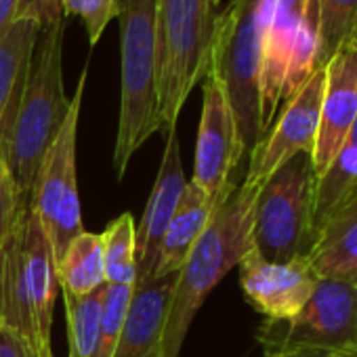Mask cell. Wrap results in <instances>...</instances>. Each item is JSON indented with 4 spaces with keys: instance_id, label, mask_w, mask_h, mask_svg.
I'll list each match as a JSON object with an SVG mask.
<instances>
[{
    "instance_id": "17",
    "label": "cell",
    "mask_w": 357,
    "mask_h": 357,
    "mask_svg": "<svg viewBox=\"0 0 357 357\" xmlns=\"http://www.w3.org/2000/svg\"><path fill=\"white\" fill-rule=\"evenodd\" d=\"M307 261L317 278L357 282V181L315 231Z\"/></svg>"
},
{
    "instance_id": "6",
    "label": "cell",
    "mask_w": 357,
    "mask_h": 357,
    "mask_svg": "<svg viewBox=\"0 0 357 357\" xmlns=\"http://www.w3.org/2000/svg\"><path fill=\"white\" fill-rule=\"evenodd\" d=\"M265 353L294 357L357 355V282L319 278L305 307L284 321H265L257 332Z\"/></svg>"
},
{
    "instance_id": "1",
    "label": "cell",
    "mask_w": 357,
    "mask_h": 357,
    "mask_svg": "<svg viewBox=\"0 0 357 357\" xmlns=\"http://www.w3.org/2000/svg\"><path fill=\"white\" fill-rule=\"evenodd\" d=\"M259 190L261 188L242 181L215 208L208 227L178 271L162 338V357H178L190 326L208 294L252 248V221Z\"/></svg>"
},
{
    "instance_id": "2",
    "label": "cell",
    "mask_w": 357,
    "mask_h": 357,
    "mask_svg": "<svg viewBox=\"0 0 357 357\" xmlns=\"http://www.w3.org/2000/svg\"><path fill=\"white\" fill-rule=\"evenodd\" d=\"M66 20L40 30L5 155L24 196H30L49 145L61 130L70 97L63 86Z\"/></svg>"
},
{
    "instance_id": "16",
    "label": "cell",
    "mask_w": 357,
    "mask_h": 357,
    "mask_svg": "<svg viewBox=\"0 0 357 357\" xmlns=\"http://www.w3.org/2000/svg\"><path fill=\"white\" fill-rule=\"evenodd\" d=\"M178 273L151 275L132 286L114 357H162V338Z\"/></svg>"
},
{
    "instance_id": "9",
    "label": "cell",
    "mask_w": 357,
    "mask_h": 357,
    "mask_svg": "<svg viewBox=\"0 0 357 357\" xmlns=\"http://www.w3.org/2000/svg\"><path fill=\"white\" fill-rule=\"evenodd\" d=\"M326 68L313 72V76L282 105L273 124L248 155V172L244 181L261 188L267 178L296 153L313 155L317 128H319V107L324 93Z\"/></svg>"
},
{
    "instance_id": "11",
    "label": "cell",
    "mask_w": 357,
    "mask_h": 357,
    "mask_svg": "<svg viewBox=\"0 0 357 357\" xmlns=\"http://www.w3.org/2000/svg\"><path fill=\"white\" fill-rule=\"evenodd\" d=\"M238 267L244 296L269 321L292 319L311 298L319 280L307 257L273 263L255 248L246 252Z\"/></svg>"
},
{
    "instance_id": "18",
    "label": "cell",
    "mask_w": 357,
    "mask_h": 357,
    "mask_svg": "<svg viewBox=\"0 0 357 357\" xmlns=\"http://www.w3.org/2000/svg\"><path fill=\"white\" fill-rule=\"evenodd\" d=\"M223 200L217 202V200L208 198L198 185L188 181L181 198H178L176 211L170 219V225L164 234L153 275H170V273L181 271V267L185 265L196 242L208 227V223L215 215V208Z\"/></svg>"
},
{
    "instance_id": "29",
    "label": "cell",
    "mask_w": 357,
    "mask_h": 357,
    "mask_svg": "<svg viewBox=\"0 0 357 357\" xmlns=\"http://www.w3.org/2000/svg\"><path fill=\"white\" fill-rule=\"evenodd\" d=\"M0 357H32L28 347L7 328L0 326Z\"/></svg>"
},
{
    "instance_id": "27",
    "label": "cell",
    "mask_w": 357,
    "mask_h": 357,
    "mask_svg": "<svg viewBox=\"0 0 357 357\" xmlns=\"http://www.w3.org/2000/svg\"><path fill=\"white\" fill-rule=\"evenodd\" d=\"M26 200L28 196L20 192L15 176L11 172V166L3 149H0V244H3L13 231Z\"/></svg>"
},
{
    "instance_id": "33",
    "label": "cell",
    "mask_w": 357,
    "mask_h": 357,
    "mask_svg": "<svg viewBox=\"0 0 357 357\" xmlns=\"http://www.w3.org/2000/svg\"><path fill=\"white\" fill-rule=\"evenodd\" d=\"M344 357H357V355H344Z\"/></svg>"
},
{
    "instance_id": "32",
    "label": "cell",
    "mask_w": 357,
    "mask_h": 357,
    "mask_svg": "<svg viewBox=\"0 0 357 357\" xmlns=\"http://www.w3.org/2000/svg\"><path fill=\"white\" fill-rule=\"evenodd\" d=\"M263 357H294V355H282V353H265Z\"/></svg>"
},
{
    "instance_id": "8",
    "label": "cell",
    "mask_w": 357,
    "mask_h": 357,
    "mask_svg": "<svg viewBox=\"0 0 357 357\" xmlns=\"http://www.w3.org/2000/svg\"><path fill=\"white\" fill-rule=\"evenodd\" d=\"M86 76L89 63L84 66L76 91L70 99L68 118L61 130L57 132L55 141L49 145L36 176L34 190L28 196L30 206L40 221V227L47 236V242L57 263L61 261L70 244L84 231L76 176V141Z\"/></svg>"
},
{
    "instance_id": "3",
    "label": "cell",
    "mask_w": 357,
    "mask_h": 357,
    "mask_svg": "<svg viewBox=\"0 0 357 357\" xmlns=\"http://www.w3.org/2000/svg\"><path fill=\"white\" fill-rule=\"evenodd\" d=\"M278 0H229L219 15L211 70L229 101L242 155L263 139L261 53Z\"/></svg>"
},
{
    "instance_id": "24",
    "label": "cell",
    "mask_w": 357,
    "mask_h": 357,
    "mask_svg": "<svg viewBox=\"0 0 357 357\" xmlns=\"http://www.w3.org/2000/svg\"><path fill=\"white\" fill-rule=\"evenodd\" d=\"M319 28V68L347 47L357 28V0H315Z\"/></svg>"
},
{
    "instance_id": "28",
    "label": "cell",
    "mask_w": 357,
    "mask_h": 357,
    "mask_svg": "<svg viewBox=\"0 0 357 357\" xmlns=\"http://www.w3.org/2000/svg\"><path fill=\"white\" fill-rule=\"evenodd\" d=\"M32 22L40 30L53 26L55 22L66 20L63 0H17L15 22Z\"/></svg>"
},
{
    "instance_id": "5",
    "label": "cell",
    "mask_w": 357,
    "mask_h": 357,
    "mask_svg": "<svg viewBox=\"0 0 357 357\" xmlns=\"http://www.w3.org/2000/svg\"><path fill=\"white\" fill-rule=\"evenodd\" d=\"M120 118L114 147L118 178L130 158L155 132H162L158 101V30L155 0L120 3Z\"/></svg>"
},
{
    "instance_id": "10",
    "label": "cell",
    "mask_w": 357,
    "mask_h": 357,
    "mask_svg": "<svg viewBox=\"0 0 357 357\" xmlns=\"http://www.w3.org/2000/svg\"><path fill=\"white\" fill-rule=\"evenodd\" d=\"M202 82L204 97L192 183L219 202L238 185L234 181V170L244 155L238 141L236 120L221 82L213 74H206Z\"/></svg>"
},
{
    "instance_id": "19",
    "label": "cell",
    "mask_w": 357,
    "mask_h": 357,
    "mask_svg": "<svg viewBox=\"0 0 357 357\" xmlns=\"http://www.w3.org/2000/svg\"><path fill=\"white\" fill-rule=\"evenodd\" d=\"M38 34L40 28L36 24L22 20L13 22L5 34H0V149L3 153L24 93Z\"/></svg>"
},
{
    "instance_id": "22",
    "label": "cell",
    "mask_w": 357,
    "mask_h": 357,
    "mask_svg": "<svg viewBox=\"0 0 357 357\" xmlns=\"http://www.w3.org/2000/svg\"><path fill=\"white\" fill-rule=\"evenodd\" d=\"M101 290L86 296H74L63 292L68 319V357H99Z\"/></svg>"
},
{
    "instance_id": "15",
    "label": "cell",
    "mask_w": 357,
    "mask_h": 357,
    "mask_svg": "<svg viewBox=\"0 0 357 357\" xmlns=\"http://www.w3.org/2000/svg\"><path fill=\"white\" fill-rule=\"evenodd\" d=\"M20 225H22V246H24V280H26L32 321L38 338V351L40 357H53L51 332H53L55 301L59 292L57 261L40 227V221L30 206V200H26L22 208Z\"/></svg>"
},
{
    "instance_id": "20",
    "label": "cell",
    "mask_w": 357,
    "mask_h": 357,
    "mask_svg": "<svg viewBox=\"0 0 357 357\" xmlns=\"http://www.w3.org/2000/svg\"><path fill=\"white\" fill-rule=\"evenodd\" d=\"M59 290L86 296L105 286L103 273V255H101V234L82 231L66 250L57 263Z\"/></svg>"
},
{
    "instance_id": "13",
    "label": "cell",
    "mask_w": 357,
    "mask_h": 357,
    "mask_svg": "<svg viewBox=\"0 0 357 357\" xmlns=\"http://www.w3.org/2000/svg\"><path fill=\"white\" fill-rule=\"evenodd\" d=\"M185 185L188 178L181 162V145H178V137L174 130L168 132L155 183L135 234V259H137L135 284L145 282L147 278L153 275L164 234L170 225V219L176 211L178 198H181Z\"/></svg>"
},
{
    "instance_id": "7",
    "label": "cell",
    "mask_w": 357,
    "mask_h": 357,
    "mask_svg": "<svg viewBox=\"0 0 357 357\" xmlns=\"http://www.w3.org/2000/svg\"><path fill=\"white\" fill-rule=\"evenodd\" d=\"M315 168L309 153L284 162L261 185L255 202L252 248L267 261L307 257L313 242Z\"/></svg>"
},
{
    "instance_id": "12",
    "label": "cell",
    "mask_w": 357,
    "mask_h": 357,
    "mask_svg": "<svg viewBox=\"0 0 357 357\" xmlns=\"http://www.w3.org/2000/svg\"><path fill=\"white\" fill-rule=\"evenodd\" d=\"M315 0H278L261 53V124L263 137L284 105V86L296 53L303 24Z\"/></svg>"
},
{
    "instance_id": "31",
    "label": "cell",
    "mask_w": 357,
    "mask_h": 357,
    "mask_svg": "<svg viewBox=\"0 0 357 357\" xmlns=\"http://www.w3.org/2000/svg\"><path fill=\"white\" fill-rule=\"evenodd\" d=\"M349 47H355L357 49V28L353 30V34H351V38H349V43H347Z\"/></svg>"
},
{
    "instance_id": "14",
    "label": "cell",
    "mask_w": 357,
    "mask_h": 357,
    "mask_svg": "<svg viewBox=\"0 0 357 357\" xmlns=\"http://www.w3.org/2000/svg\"><path fill=\"white\" fill-rule=\"evenodd\" d=\"M357 118V49L342 47L326 66L319 107V128L313 149V168L319 176L340 149Z\"/></svg>"
},
{
    "instance_id": "30",
    "label": "cell",
    "mask_w": 357,
    "mask_h": 357,
    "mask_svg": "<svg viewBox=\"0 0 357 357\" xmlns=\"http://www.w3.org/2000/svg\"><path fill=\"white\" fill-rule=\"evenodd\" d=\"M17 0H0V34H5L7 28L15 22Z\"/></svg>"
},
{
    "instance_id": "4",
    "label": "cell",
    "mask_w": 357,
    "mask_h": 357,
    "mask_svg": "<svg viewBox=\"0 0 357 357\" xmlns=\"http://www.w3.org/2000/svg\"><path fill=\"white\" fill-rule=\"evenodd\" d=\"M221 0H155L162 132H174L192 91L211 70Z\"/></svg>"
},
{
    "instance_id": "25",
    "label": "cell",
    "mask_w": 357,
    "mask_h": 357,
    "mask_svg": "<svg viewBox=\"0 0 357 357\" xmlns=\"http://www.w3.org/2000/svg\"><path fill=\"white\" fill-rule=\"evenodd\" d=\"M132 286L120 284H105L101 290V353L99 357H114L128 303H130Z\"/></svg>"
},
{
    "instance_id": "23",
    "label": "cell",
    "mask_w": 357,
    "mask_h": 357,
    "mask_svg": "<svg viewBox=\"0 0 357 357\" xmlns=\"http://www.w3.org/2000/svg\"><path fill=\"white\" fill-rule=\"evenodd\" d=\"M135 234H137V225L130 213H124L118 219H114L101 234L105 284L135 286L137 282Z\"/></svg>"
},
{
    "instance_id": "26",
    "label": "cell",
    "mask_w": 357,
    "mask_h": 357,
    "mask_svg": "<svg viewBox=\"0 0 357 357\" xmlns=\"http://www.w3.org/2000/svg\"><path fill=\"white\" fill-rule=\"evenodd\" d=\"M120 3L122 0H63V13L66 17L76 15L82 20L89 45L95 47L109 22L120 15Z\"/></svg>"
},
{
    "instance_id": "21",
    "label": "cell",
    "mask_w": 357,
    "mask_h": 357,
    "mask_svg": "<svg viewBox=\"0 0 357 357\" xmlns=\"http://www.w3.org/2000/svg\"><path fill=\"white\" fill-rule=\"evenodd\" d=\"M355 181H357V118L351 124L340 149L336 151L328 168L315 178L313 236Z\"/></svg>"
}]
</instances>
